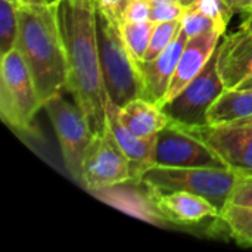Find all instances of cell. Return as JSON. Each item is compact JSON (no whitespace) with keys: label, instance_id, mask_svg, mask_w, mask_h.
Here are the masks:
<instances>
[{"label":"cell","instance_id":"obj_1","mask_svg":"<svg viewBox=\"0 0 252 252\" xmlns=\"http://www.w3.org/2000/svg\"><path fill=\"white\" fill-rule=\"evenodd\" d=\"M56 18L66 65L68 93L86 115L94 134L108 130V94L102 77L93 0H59Z\"/></svg>","mask_w":252,"mask_h":252},{"label":"cell","instance_id":"obj_2","mask_svg":"<svg viewBox=\"0 0 252 252\" xmlns=\"http://www.w3.org/2000/svg\"><path fill=\"white\" fill-rule=\"evenodd\" d=\"M18 22L16 49L31 71L41 102L68 92V65L56 4L22 3L18 6Z\"/></svg>","mask_w":252,"mask_h":252},{"label":"cell","instance_id":"obj_3","mask_svg":"<svg viewBox=\"0 0 252 252\" xmlns=\"http://www.w3.org/2000/svg\"><path fill=\"white\" fill-rule=\"evenodd\" d=\"M43 108L31 71L15 47L0 61V115L3 123L21 133L34 136V118Z\"/></svg>","mask_w":252,"mask_h":252},{"label":"cell","instance_id":"obj_4","mask_svg":"<svg viewBox=\"0 0 252 252\" xmlns=\"http://www.w3.org/2000/svg\"><path fill=\"white\" fill-rule=\"evenodd\" d=\"M96 37L108 99L121 108L140 96V80L136 63L126 47L120 25L97 9Z\"/></svg>","mask_w":252,"mask_h":252},{"label":"cell","instance_id":"obj_5","mask_svg":"<svg viewBox=\"0 0 252 252\" xmlns=\"http://www.w3.org/2000/svg\"><path fill=\"white\" fill-rule=\"evenodd\" d=\"M238 173L213 167H148L137 183L162 192L183 190L208 199L219 211L229 202Z\"/></svg>","mask_w":252,"mask_h":252},{"label":"cell","instance_id":"obj_6","mask_svg":"<svg viewBox=\"0 0 252 252\" xmlns=\"http://www.w3.org/2000/svg\"><path fill=\"white\" fill-rule=\"evenodd\" d=\"M43 108L55 128L66 171L75 182L81 183L83 162L94 137L86 115L75 102H68L62 94L47 99Z\"/></svg>","mask_w":252,"mask_h":252},{"label":"cell","instance_id":"obj_7","mask_svg":"<svg viewBox=\"0 0 252 252\" xmlns=\"http://www.w3.org/2000/svg\"><path fill=\"white\" fill-rule=\"evenodd\" d=\"M217 59L219 47L205 68L174 99L161 106L173 121L186 127L208 124V111L226 90L219 72Z\"/></svg>","mask_w":252,"mask_h":252},{"label":"cell","instance_id":"obj_8","mask_svg":"<svg viewBox=\"0 0 252 252\" xmlns=\"http://www.w3.org/2000/svg\"><path fill=\"white\" fill-rule=\"evenodd\" d=\"M127 182H134L130 161L108 127L106 131L94 134L89 146L80 185L90 192H99Z\"/></svg>","mask_w":252,"mask_h":252},{"label":"cell","instance_id":"obj_9","mask_svg":"<svg viewBox=\"0 0 252 252\" xmlns=\"http://www.w3.org/2000/svg\"><path fill=\"white\" fill-rule=\"evenodd\" d=\"M183 127L202 140L229 168L252 174V120Z\"/></svg>","mask_w":252,"mask_h":252},{"label":"cell","instance_id":"obj_10","mask_svg":"<svg viewBox=\"0 0 252 252\" xmlns=\"http://www.w3.org/2000/svg\"><path fill=\"white\" fill-rule=\"evenodd\" d=\"M152 165L229 168L202 140L176 121L157 134Z\"/></svg>","mask_w":252,"mask_h":252},{"label":"cell","instance_id":"obj_11","mask_svg":"<svg viewBox=\"0 0 252 252\" xmlns=\"http://www.w3.org/2000/svg\"><path fill=\"white\" fill-rule=\"evenodd\" d=\"M189 37L183 31L174 38V41L162 50L155 59L143 61L136 63L139 80H140V96L142 99L162 106L168 87L171 84L174 71L177 68L180 55L188 43Z\"/></svg>","mask_w":252,"mask_h":252},{"label":"cell","instance_id":"obj_12","mask_svg":"<svg viewBox=\"0 0 252 252\" xmlns=\"http://www.w3.org/2000/svg\"><path fill=\"white\" fill-rule=\"evenodd\" d=\"M149 204L159 217L176 224H196L207 219H219L220 211L205 198L183 192H162L146 188Z\"/></svg>","mask_w":252,"mask_h":252},{"label":"cell","instance_id":"obj_13","mask_svg":"<svg viewBox=\"0 0 252 252\" xmlns=\"http://www.w3.org/2000/svg\"><path fill=\"white\" fill-rule=\"evenodd\" d=\"M223 35H224V32L216 30V31H210V32H204V34L190 37L188 40V43L180 55V59H179L177 68L174 71V75H173L171 84L168 87L164 103L174 99L205 68V65L208 63V61L217 50Z\"/></svg>","mask_w":252,"mask_h":252},{"label":"cell","instance_id":"obj_14","mask_svg":"<svg viewBox=\"0 0 252 252\" xmlns=\"http://www.w3.org/2000/svg\"><path fill=\"white\" fill-rule=\"evenodd\" d=\"M219 72L226 89H236L252 75V30L241 28L219 46Z\"/></svg>","mask_w":252,"mask_h":252},{"label":"cell","instance_id":"obj_15","mask_svg":"<svg viewBox=\"0 0 252 252\" xmlns=\"http://www.w3.org/2000/svg\"><path fill=\"white\" fill-rule=\"evenodd\" d=\"M106 120L111 133L114 134L115 140L118 142L120 148L126 154L130 161L131 173L134 182H139L142 173L152 165L154 158V148L157 136L154 137H140L130 131L118 118V106L108 99L106 105Z\"/></svg>","mask_w":252,"mask_h":252},{"label":"cell","instance_id":"obj_16","mask_svg":"<svg viewBox=\"0 0 252 252\" xmlns=\"http://www.w3.org/2000/svg\"><path fill=\"white\" fill-rule=\"evenodd\" d=\"M118 118L123 126L140 137H154L173 121L161 106L142 97L133 99L121 108L118 106Z\"/></svg>","mask_w":252,"mask_h":252},{"label":"cell","instance_id":"obj_17","mask_svg":"<svg viewBox=\"0 0 252 252\" xmlns=\"http://www.w3.org/2000/svg\"><path fill=\"white\" fill-rule=\"evenodd\" d=\"M252 120V89H226L208 111V124Z\"/></svg>","mask_w":252,"mask_h":252},{"label":"cell","instance_id":"obj_18","mask_svg":"<svg viewBox=\"0 0 252 252\" xmlns=\"http://www.w3.org/2000/svg\"><path fill=\"white\" fill-rule=\"evenodd\" d=\"M219 220L236 242L252 247V208L227 202L220 211Z\"/></svg>","mask_w":252,"mask_h":252},{"label":"cell","instance_id":"obj_19","mask_svg":"<svg viewBox=\"0 0 252 252\" xmlns=\"http://www.w3.org/2000/svg\"><path fill=\"white\" fill-rule=\"evenodd\" d=\"M123 40L126 43V47L133 58L134 63L143 62L145 53L148 50L154 22L152 21H143V22H121L120 24Z\"/></svg>","mask_w":252,"mask_h":252},{"label":"cell","instance_id":"obj_20","mask_svg":"<svg viewBox=\"0 0 252 252\" xmlns=\"http://www.w3.org/2000/svg\"><path fill=\"white\" fill-rule=\"evenodd\" d=\"M18 31H19L18 6L7 0H0V55L1 56L16 47Z\"/></svg>","mask_w":252,"mask_h":252},{"label":"cell","instance_id":"obj_21","mask_svg":"<svg viewBox=\"0 0 252 252\" xmlns=\"http://www.w3.org/2000/svg\"><path fill=\"white\" fill-rule=\"evenodd\" d=\"M180 31H182V19L154 22L151 41H149L143 61L155 59L162 50H165L174 41V38L180 34Z\"/></svg>","mask_w":252,"mask_h":252},{"label":"cell","instance_id":"obj_22","mask_svg":"<svg viewBox=\"0 0 252 252\" xmlns=\"http://www.w3.org/2000/svg\"><path fill=\"white\" fill-rule=\"evenodd\" d=\"M182 28L183 31L188 34V37H195L204 32H210V31H226V27L221 25L219 21L198 12L193 9H185L183 16H182Z\"/></svg>","mask_w":252,"mask_h":252},{"label":"cell","instance_id":"obj_23","mask_svg":"<svg viewBox=\"0 0 252 252\" xmlns=\"http://www.w3.org/2000/svg\"><path fill=\"white\" fill-rule=\"evenodd\" d=\"M185 9L198 10V12H201V13H204V15H207L216 21H219L226 28H227V24L233 15V9L224 0H198Z\"/></svg>","mask_w":252,"mask_h":252},{"label":"cell","instance_id":"obj_24","mask_svg":"<svg viewBox=\"0 0 252 252\" xmlns=\"http://www.w3.org/2000/svg\"><path fill=\"white\" fill-rule=\"evenodd\" d=\"M229 202L233 205L252 208V174L238 173Z\"/></svg>","mask_w":252,"mask_h":252},{"label":"cell","instance_id":"obj_25","mask_svg":"<svg viewBox=\"0 0 252 252\" xmlns=\"http://www.w3.org/2000/svg\"><path fill=\"white\" fill-rule=\"evenodd\" d=\"M185 7L180 1H158L151 3V15L149 21L152 22H164V21H177L182 19Z\"/></svg>","mask_w":252,"mask_h":252},{"label":"cell","instance_id":"obj_26","mask_svg":"<svg viewBox=\"0 0 252 252\" xmlns=\"http://www.w3.org/2000/svg\"><path fill=\"white\" fill-rule=\"evenodd\" d=\"M151 3L148 0H128L121 22H143L149 21Z\"/></svg>","mask_w":252,"mask_h":252},{"label":"cell","instance_id":"obj_27","mask_svg":"<svg viewBox=\"0 0 252 252\" xmlns=\"http://www.w3.org/2000/svg\"><path fill=\"white\" fill-rule=\"evenodd\" d=\"M94 6L99 12L106 15L117 25L121 24L123 12L128 3V0H93Z\"/></svg>","mask_w":252,"mask_h":252},{"label":"cell","instance_id":"obj_28","mask_svg":"<svg viewBox=\"0 0 252 252\" xmlns=\"http://www.w3.org/2000/svg\"><path fill=\"white\" fill-rule=\"evenodd\" d=\"M224 1L233 9V12H245L252 0H224Z\"/></svg>","mask_w":252,"mask_h":252},{"label":"cell","instance_id":"obj_29","mask_svg":"<svg viewBox=\"0 0 252 252\" xmlns=\"http://www.w3.org/2000/svg\"><path fill=\"white\" fill-rule=\"evenodd\" d=\"M236 89H252V75L250 78H247L245 81H242Z\"/></svg>","mask_w":252,"mask_h":252},{"label":"cell","instance_id":"obj_30","mask_svg":"<svg viewBox=\"0 0 252 252\" xmlns=\"http://www.w3.org/2000/svg\"><path fill=\"white\" fill-rule=\"evenodd\" d=\"M241 28H250V30H252V15L244 18V21H242V27H241Z\"/></svg>","mask_w":252,"mask_h":252},{"label":"cell","instance_id":"obj_31","mask_svg":"<svg viewBox=\"0 0 252 252\" xmlns=\"http://www.w3.org/2000/svg\"><path fill=\"white\" fill-rule=\"evenodd\" d=\"M180 1V4L183 6V7H189L190 4H193L195 1H198V0H179Z\"/></svg>","mask_w":252,"mask_h":252},{"label":"cell","instance_id":"obj_32","mask_svg":"<svg viewBox=\"0 0 252 252\" xmlns=\"http://www.w3.org/2000/svg\"><path fill=\"white\" fill-rule=\"evenodd\" d=\"M244 15H245V16H250V15H252V1H251V4L248 6V9L244 12ZM245 16H244V18H245Z\"/></svg>","mask_w":252,"mask_h":252},{"label":"cell","instance_id":"obj_33","mask_svg":"<svg viewBox=\"0 0 252 252\" xmlns=\"http://www.w3.org/2000/svg\"><path fill=\"white\" fill-rule=\"evenodd\" d=\"M22 3H44L43 0H22Z\"/></svg>","mask_w":252,"mask_h":252},{"label":"cell","instance_id":"obj_34","mask_svg":"<svg viewBox=\"0 0 252 252\" xmlns=\"http://www.w3.org/2000/svg\"><path fill=\"white\" fill-rule=\"evenodd\" d=\"M43 1H44L46 4H56L59 0H43Z\"/></svg>","mask_w":252,"mask_h":252},{"label":"cell","instance_id":"obj_35","mask_svg":"<svg viewBox=\"0 0 252 252\" xmlns=\"http://www.w3.org/2000/svg\"><path fill=\"white\" fill-rule=\"evenodd\" d=\"M7 1H10V3H13V4H16V6L22 4V0H7Z\"/></svg>","mask_w":252,"mask_h":252}]
</instances>
